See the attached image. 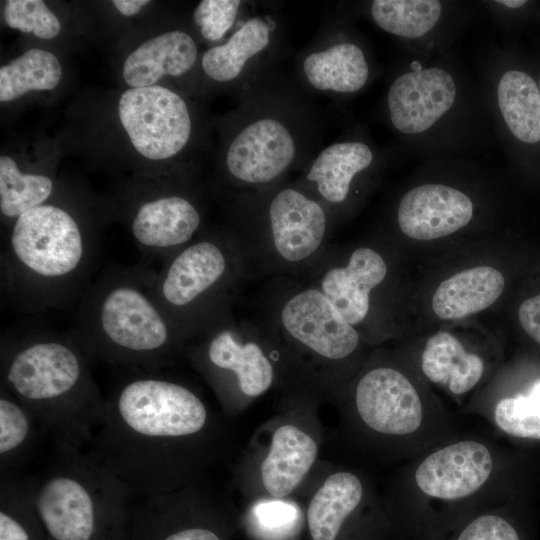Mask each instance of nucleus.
<instances>
[{
  "label": "nucleus",
  "mask_w": 540,
  "mask_h": 540,
  "mask_svg": "<svg viewBox=\"0 0 540 540\" xmlns=\"http://www.w3.org/2000/svg\"><path fill=\"white\" fill-rule=\"evenodd\" d=\"M4 19L7 25L42 39L55 37L61 28L56 15L41 0H8Z\"/></svg>",
  "instance_id": "obj_34"
},
{
  "label": "nucleus",
  "mask_w": 540,
  "mask_h": 540,
  "mask_svg": "<svg viewBox=\"0 0 540 540\" xmlns=\"http://www.w3.org/2000/svg\"><path fill=\"white\" fill-rule=\"evenodd\" d=\"M254 3L240 0H203L193 14L201 36L209 42L228 37L252 12Z\"/></svg>",
  "instance_id": "obj_33"
},
{
  "label": "nucleus",
  "mask_w": 540,
  "mask_h": 540,
  "mask_svg": "<svg viewBox=\"0 0 540 540\" xmlns=\"http://www.w3.org/2000/svg\"><path fill=\"white\" fill-rule=\"evenodd\" d=\"M49 540H123L134 492L87 451L52 448L45 467L28 475Z\"/></svg>",
  "instance_id": "obj_7"
},
{
  "label": "nucleus",
  "mask_w": 540,
  "mask_h": 540,
  "mask_svg": "<svg viewBox=\"0 0 540 540\" xmlns=\"http://www.w3.org/2000/svg\"><path fill=\"white\" fill-rule=\"evenodd\" d=\"M364 486L349 471L330 475L308 507V526L313 540H335L346 518L360 505Z\"/></svg>",
  "instance_id": "obj_28"
},
{
  "label": "nucleus",
  "mask_w": 540,
  "mask_h": 540,
  "mask_svg": "<svg viewBox=\"0 0 540 540\" xmlns=\"http://www.w3.org/2000/svg\"><path fill=\"white\" fill-rule=\"evenodd\" d=\"M318 448L315 441L296 426H280L272 436L271 448L261 464L265 489L274 497L289 495L313 465Z\"/></svg>",
  "instance_id": "obj_27"
},
{
  "label": "nucleus",
  "mask_w": 540,
  "mask_h": 540,
  "mask_svg": "<svg viewBox=\"0 0 540 540\" xmlns=\"http://www.w3.org/2000/svg\"><path fill=\"white\" fill-rule=\"evenodd\" d=\"M197 60L194 38L183 30H172L134 50L123 64V77L132 88L152 86L164 76L187 74Z\"/></svg>",
  "instance_id": "obj_25"
},
{
  "label": "nucleus",
  "mask_w": 540,
  "mask_h": 540,
  "mask_svg": "<svg viewBox=\"0 0 540 540\" xmlns=\"http://www.w3.org/2000/svg\"><path fill=\"white\" fill-rule=\"evenodd\" d=\"M42 530L28 475L0 474V540H42Z\"/></svg>",
  "instance_id": "obj_30"
},
{
  "label": "nucleus",
  "mask_w": 540,
  "mask_h": 540,
  "mask_svg": "<svg viewBox=\"0 0 540 540\" xmlns=\"http://www.w3.org/2000/svg\"><path fill=\"white\" fill-rule=\"evenodd\" d=\"M237 327L227 305L191 334L185 343L192 344L185 345L186 351L211 377L233 376L244 395L256 397L271 386L274 369L263 348L244 340Z\"/></svg>",
  "instance_id": "obj_20"
},
{
  "label": "nucleus",
  "mask_w": 540,
  "mask_h": 540,
  "mask_svg": "<svg viewBox=\"0 0 540 540\" xmlns=\"http://www.w3.org/2000/svg\"><path fill=\"white\" fill-rule=\"evenodd\" d=\"M505 288L503 273L489 265L461 270L435 289L431 306L436 317L457 320L492 306Z\"/></svg>",
  "instance_id": "obj_26"
},
{
  "label": "nucleus",
  "mask_w": 540,
  "mask_h": 540,
  "mask_svg": "<svg viewBox=\"0 0 540 540\" xmlns=\"http://www.w3.org/2000/svg\"><path fill=\"white\" fill-rule=\"evenodd\" d=\"M237 237L198 236L156 272L153 293L185 342L208 318L229 305L242 264Z\"/></svg>",
  "instance_id": "obj_11"
},
{
  "label": "nucleus",
  "mask_w": 540,
  "mask_h": 540,
  "mask_svg": "<svg viewBox=\"0 0 540 540\" xmlns=\"http://www.w3.org/2000/svg\"><path fill=\"white\" fill-rule=\"evenodd\" d=\"M287 52L285 20L270 6L252 10L225 42L203 53L200 65L208 79L233 87L240 96L277 70Z\"/></svg>",
  "instance_id": "obj_17"
},
{
  "label": "nucleus",
  "mask_w": 540,
  "mask_h": 540,
  "mask_svg": "<svg viewBox=\"0 0 540 540\" xmlns=\"http://www.w3.org/2000/svg\"><path fill=\"white\" fill-rule=\"evenodd\" d=\"M156 272L146 262L110 264L82 292L70 332L90 360L159 371L184 348L183 336L154 296Z\"/></svg>",
  "instance_id": "obj_5"
},
{
  "label": "nucleus",
  "mask_w": 540,
  "mask_h": 540,
  "mask_svg": "<svg viewBox=\"0 0 540 540\" xmlns=\"http://www.w3.org/2000/svg\"><path fill=\"white\" fill-rule=\"evenodd\" d=\"M517 321L524 335L540 349V292L522 299L517 308Z\"/></svg>",
  "instance_id": "obj_38"
},
{
  "label": "nucleus",
  "mask_w": 540,
  "mask_h": 540,
  "mask_svg": "<svg viewBox=\"0 0 540 540\" xmlns=\"http://www.w3.org/2000/svg\"><path fill=\"white\" fill-rule=\"evenodd\" d=\"M514 463L500 446L459 435L412 459L407 495L413 505L449 507L514 496Z\"/></svg>",
  "instance_id": "obj_10"
},
{
  "label": "nucleus",
  "mask_w": 540,
  "mask_h": 540,
  "mask_svg": "<svg viewBox=\"0 0 540 540\" xmlns=\"http://www.w3.org/2000/svg\"><path fill=\"white\" fill-rule=\"evenodd\" d=\"M315 263L309 285L318 289L358 330L370 316L374 291L386 280L389 267L380 252L359 246L347 257L321 258Z\"/></svg>",
  "instance_id": "obj_21"
},
{
  "label": "nucleus",
  "mask_w": 540,
  "mask_h": 540,
  "mask_svg": "<svg viewBox=\"0 0 540 540\" xmlns=\"http://www.w3.org/2000/svg\"><path fill=\"white\" fill-rule=\"evenodd\" d=\"M202 221L197 205L187 196L166 194L138 206L130 231L147 260L163 262L200 236Z\"/></svg>",
  "instance_id": "obj_22"
},
{
  "label": "nucleus",
  "mask_w": 540,
  "mask_h": 540,
  "mask_svg": "<svg viewBox=\"0 0 540 540\" xmlns=\"http://www.w3.org/2000/svg\"><path fill=\"white\" fill-rule=\"evenodd\" d=\"M118 113L134 148L148 159L172 158L191 139L193 121L187 102L163 86L126 90Z\"/></svg>",
  "instance_id": "obj_19"
},
{
  "label": "nucleus",
  "mask_w": 540,
  "mask_h": 540,
  "mask_svg": "<svg viewBox=\"0 0 540 540\" xmlns=\"http://www.w3.org/2000/svg\"><path fill=\"white\" fill-rule=\"evenodd\" d=\"M42 435L32 413L0 385V474L19 471Z\"/></svg>",
  "instance_id": "obj_29"
},
{
  "label": "nucleus",
  "mask_w": 540,
  "mask_h": 540,
  "mask_svg": "<svg viewBox=\"0 0 540 540\" xmlns=\"http://www.w3.org/2000/svg\"><path fill=\"white\" fill-rule=\"evenodd\" d=\"M1 386L34 416L52 448L84 449L100 425L105 397L76 338L41 328L6 332Z\"/></svg>",
  "instance_id": "obj_3"
},
{
  "label": "nucleus",
  "mask_w": 540,
  "mask_h": 540,
  "mask_svg": "<svg viewBox=\"0 0 540 540\" xmlns=\"http://www.w3.org/2000/svg\"><path fill=\"white\" fill-rule=\"evenodd\" d=\"M493 183L488 169L471 158L427 159L395 202V226L417 241L452 236L492 215Z\"/></svg>",
  "instance_id": "obj_8"
},
{
  "label": "nucleus",
  "mask_w": 540,
  "mask_h": 540,
  "mask_svg": "<svg viewBox=\"0 0 540 540\" xmlns=\"http://www.w3.org/2000/svg\"><path fill=\"white\" fill-rule=\"evenodd\" d=\"M62 75L57 57L42 49H30L0 68V101L17 99L31 90H52Z\"/></svg>",
  "instance_id": "obj_31"
},
{
  "label": "nucleus",
  "mask_w": 540,
  "mask_h": 540,
  "mask_svg": "<svg viewBox=\"0 0 540 540\" xmlns=\"http://www.w3.org/2000/svg\"><path fill=\"white\" fill-rule=\"evenodd\" d=\"M538 86H539V91H540V76L538 78Z\"/></svg>",
  "instance_id": "obj_40"
},
{
  "label": "nucleus",
  "mask_w": 540,
  "mask_h": 540,
  "mask_svg": "<svg viewBox=\"0 0 540 540\" xmlns=\"http://www.w3.org/2000/svg\"><path fill=\"white\" fill-rule=\"evenodd\" d=\"M381 74L367 38L337 9L294 58L293 76L309 95L349 101Z\"/></svg>",
  "instance_id": "obj_13"
},
{
  "label": "nucleus",
  "mask_w": 540,
  "mask_h": 540,
  "mask_svg": "<svg viewBox=\"0 0 540 540\" xmlns=\"http://www.w3.org/2000/svg\"><path fill=\"white\" fill-rule=\"evenodd\" d=\"M112 3L121 14L125 16H132L138 13L144 5L149 4L150 1L148 0H114L112 1Z\"/></svg>",
  "instance_id": "obj_39"
},
{
  "label": "nucleus",
  "mask_w": 540,
  "mask_h": 540,
  "mask_svg": "<svg viewBox=\"0 0 540 540\" xmlns=\"http://www.w3.org/2000/svg\"><path fill=\"white\" fill-rule=\"evenodd\" d=\"M223 165L242 193L271 188L301 171L320 149L329 114L280 68L239 96Z\"/></svg>",
  "instance_id": "obj_4"
},
{
  "label": "nucleus",
  "mask_w": 540,
  "mask_h": 540,
  "mask_svg": "<svg viewBox=\"0 0 540 540\" xmlns=\"http://www.w3.org/2000/svg\"><path fill=\"white\" fill-rule=\"evenodd\" d=\"M259 534L267 540H278L293 532L299 522V510L292 503L263 501L252 510Z\"/></svg>",
  "instance_id": "obj_36"
},
{
  "label": "nucleus",
  "mask_w": 540,
  "mask_h": 540,
  "mask_svg": "<svg viewBox=\"0 0 540 540\" xmlns=\"http://www.w3.org/2000/svg\"><path fill=\"white\" fill-rule=\"evenodd\" d=\"M133 523L135 540H221L206 527L170 529L146 500L134 510Z\"/></svg>",
  "instance_id": "obj_35"
},
{
  "label": "nucleus",
  "mask_w": 540,
  "mask_h": 540,
  "mask_svg": "<svg viewBox=\"0 0 540 540\" xmlns=\"http://www.w3.org/2000/svg\"><path fill=\"white\" fill-rule=\"evenodd\" d=\"M507 44L488 42L478 53L477 79L495 136L512 158L540 145L538 80L515 61Z\"/></svg>",
  "instance_id": "obj_15"
},
{
  "label": "nucleus",
  "mask_w": 540,
  "mask_h": 540,
  "mask_svg": "<svg viewBox=\"0 0 540 540\" xmlns=\"http://www.w3.org/2000/svg\"><path fill=\"white\" fill-rule=\"evenodd\" d=\"M208 425V409L188 385L161 370H128L105 397L87 452L135 495L168 493L190 478L191 443Z\"/></svg>",
  "instance_id": "obj_1"
},
{
  "label": "nucleus",
  "mask_w": 540,
  "mask_h": 540,
  "mask_svg": "<svg viewBox=\"0 0 540 540\" xmlns=\"http://www.w3.org/2000/svg\"><path fill=\"white\" fill-rule=\"evenodd\" d=\"M456 540H521L517 528L505 516L489 511L472 519Z\"/></svg>",
  "instance_id": "obj_37"
},
{
  "label": "nucleus",
  "mask_w": 540,
  "mask_h": 540,
  "mask_svg": "<svg viewBox=\"0 0 540 540\" xmlns=\"http://www.w3.org/2000/svg\"><path fill=\"white\" fill-rule=\"evenodd\" d=\"M378 110L400 148L425 160L471 158L496 139L478 79L453 49L427 57L404 54Z\"/></svg>",
  "instance_id": "obj_2"
},
{
  "label": "nucleus",
  "mask_w": 540,
  "mask_h": 540,
  "mask_svg": "<svg viewBox=\"0 0 540 540\" xmlns=\"http://www.w3.org/2000/svg\"><path fill=\"white\" fill-rule=\"evenodd\" d=\"M478 1L369 0L342 3L338 10L368 20L395 38L404 54L427 57L445 53L479 17Z\"/></svg>",
  "instance_id": "obj_14"
},
{
  "label": "nucleus",
  "mask_w": 540,
  "mask_h": 540,
  "mask_svg": "<svg viewBox=\"0 0 540 540\" xmlns=\"http://www.w3.org/2000/svg\"><path fill=\"white\" fill-rule=\"evenodd\" d=\"M54 184L43 174L23 173L9 156L0 157V210L12 221L23 213L44 204L52 195Z\"/></svg>",
  "instance_id": "obj_32"
},
{
  "label": "nucleus",
  "mask_w": 540,
  "mask_h": 540,
  "mask_svg": "<svg viewBox=\"0 0 540 540\" xmlns=\"http://www.w3.org/2000/svg\"><path fill=\"white\" fill-rule=\"evenodd\" d=\"M239 196L244 231L261 236L258 239L275 263L301 268L317 261L335 220L298 181Z\"/></svg>",
  "instance_id": "obj_12"
},
{
  "label": "nucleus",
  "mask_w": 540,
  "mask_h": 540,
  "mask_svg": "<svg viewBox=\"0 0 540 540\" xmlns=\"http://www.w3.org/2000/svg\"><path fill=\"white\" fill-rule=\"evenodd\" d=\"M423 380L463 409L476 395L489 372L487 359L447 331L431 335L418 359Z\"/></svg>",
  "instance_id": "obj_23"
},
{
  "label": "nucleus",
  "mask_w": 540,
  "mask_h": 540,
  "mask_svg": "<svg viewBox=\"0 0 540 540\" xmlns=\"http://www.w3.org/2000/svg\"><path fill=\"white\" fill-rule=\"evenodd\" d=\"M488 395H475L462 409L485 419L502 435L540 442V368L523 371Z\"/></svg>",
  "instance_id": "obj_24"
},
{
  "label": "nucleus",
  "mask_w": 540,
  "mask_h": 540,
  "mask_svg": "<svg viewBox=\"0 0 540 540\" xmlns=\"http://www.w3.org/2000/svg\"><path fill=\"white\" fill-rule=\"evenodd\" d=\"M394 157L393 149L378 145L364 127L356 125L320 148L296 181L338 220L360 205Z\"/></svg>",
  "instance_id": "obj_16"
},
{
  "label": "nucleus",
  "mask_w": 540,
  "mask_h": 540,
  "mask_svg": "<svg viewBox=\"0 0 540 540\" xmlns=\"http://www.w3.org/2000/svg\"><path fill=\"white\" fill-rule=\"evenodd\" d=\"M353 401L360 422L399 444L415 458L460 435L455 415L417 378L399 367L378 365L358 378Z\"/></svg>",
  "instance_id": "obj_9"
},
{
  "label": "nucleus",
  "mask_w": 540,
  "mask_h": 540,
  "mask_svg": "<svg viewBox=\"0 0 540 540\" xmlns=\"http://www.w3.org/2000/svg\"><path fill=\"white\" fill-rule=\"evenodd\" d=\"M268 327L307 352L328 361L357 352L361 335L315 287L289 285L267 310Z\"/></svg>",
  "instance_id": "obj_18"
},
{
  "label": "nucleus",
  "mask_w": 540,
  "mask_h": 540,
  "mask_svg": "<svg viewBox=\"0 0 540 540\" xmlns=\"http://www.w3.org/2000/svg\"><path fill=\"white\" fill-rule=\"evenodd\" d=\"M99 252L97 235L69 210L37 206L13 221L2 246L3 294L30 314L64 307L91 283Z\"/></svg>",
  "instance_id": "obj_6"
}]
</instances>
